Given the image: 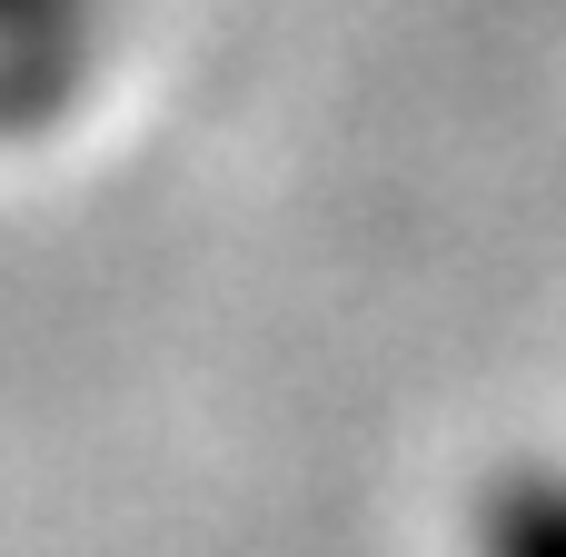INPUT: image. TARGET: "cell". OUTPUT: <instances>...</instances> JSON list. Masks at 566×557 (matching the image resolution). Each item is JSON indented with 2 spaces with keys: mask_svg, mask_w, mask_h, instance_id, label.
Returning a JSON list of instances; mask_svg holds the SVG:
<instances>
[{
  "mask_svg": "<svg viewBox=\"0 0 566 557\" xmlns=\"http://www.w3.org/2000/svg\"><path fill=\"white\" fill-rule=\"evenodd\" d=\"M488 557H566V488L517 478L488 498Z\"/></svg>",
  "mask_w": 566,
  "mask_h": 557,
  "instance_id": "6da1fadb",
  "label": "cell"
}]
</instances>
